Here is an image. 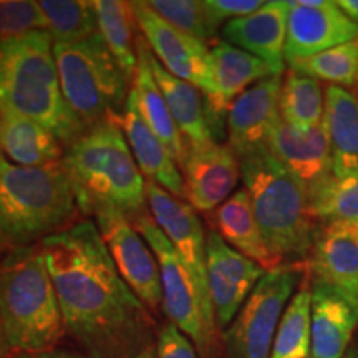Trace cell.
Here are the masks:
<instances>
[{
    "label": "cell",
    "instance_id": "cell-33",
    "mask_svg": "<svg viewBox=\"0 0 358 358\" xmlns=\"http://www.w3.org/2000/svg\"><path fill=\"white\" fill-rule=\"evenodd\" d=\"M290 70L301 71L315 80H324L335 87L358 85V40L329 48L317 55L289 62Z\"/></svg>",
    "mask_w": 358,
    "mask_h": 358
},
{
    "label": "cell",
    "instance_id": "cell-39",
    "mask_svg": "<svg viewBox=\"0 0 358 358\" xmlns=\"http://www.w3.org/2000/svg\"><path fill=\"white\" fill-rule=\"evenodd\" d=\"M7 357H8V348L6 345V338H3L2 327H0V358H7Z\"/></svg>",
    "mask_w": 358,
    "mask_h": 358
},
{
    "label": "cell",
    "instance_id": "cell-38",
    "mask_svg": "<svg viewBox=\"0 0 358 358\" xmlns=\"http://www.w3.org/2000/svg\"><path fill=\"white\" fill-rule=\"evenodd\" d=\"M335 3L342 8L348 19H352L355 24H358V0H338Z\"/></svg>",
    "mask_w": 358,
    "mask_h": 358
},
{
    "label": "cell",
    "instance_id": "cell-7",
    "mask_svg": "<svg viewBox=\"0 0 358 358\" xmlns=\"http://www.w3.org/2000/svg\"><path fill=\"white\" fill-rule=\"evenodd\" d=\"M53 55L65 100L85 128L123 115L131 78L111 55L100 34L78 42L53 43Z\"/></svg>",
    "mask_w": 358,
    "mask_h": 358
},
{
    "label": "cell",
    "instance_id": "cell-8",
    "mask_svg": "<svg viewBox=\"0 0 358 358\" xmlns=\"http://www.w3.org/2000/svg\"><path fill=\"white\" fill-rule=\"evenodd\" d=\"M134 227L145 237L159 264L163 307L169 324L178 327L194 343L196 350L209 358L216 338V317L208 284L201 282L174 250L150 213L133 219Z\"/></svg>",
    "mask_w": 358,
    "mask_h": 358
},
{
    "label": "cell",
    "instance_id": "cell-9",
    "mask_svg": "<svg viewBox=\"0 0 358 358\" xmlns=\"http://www.w3.org/2000/svg\"><path fill=\"white\" fill-rule=\"evenodd\" d=\"M306 272L307 262H289L262 275L224 334L229 358H271L282 313Z\"/></svg>",
    "mask_w": 358,
    "mask_h": 358
},
{
    "label": "cell",
    "instance_id": "cell-13",
    "mask_svg": "<svg viewBox=\"0 0 358 358\" xmlns=\"http://www.w3.org/2000/svg\"><path fill=\"white\" fill-rule=\"evenodd\" d=\"M358 40V24L329 0L289 2L285 60L294 62Z\"/></svg>",
    "mask_w": 358,
    "mask_h": 358
},
{
    "label": "cell",
    "instance_id": "cell-24",
    "mask_svg": "<svg viewBox=\"0 0 358 358\" xmlns=\"http://www.w3.org/2000/svg\"><path fill=\"white\" fill-rule=\"evenodd\" d=\"M324 128L334 176L358 173V98L350 90L329 85L324 93Z\"/></svg>",
    "mask_w": 358,
    "mask_h": 358
},
{
    "label": "cell",
    "instance_id": "cell-1",
    "mask_svg": "<svg viewBox=\"0 0 358 358\" xmlns=\"http://www.w3.org/2000/svg\"><path fill=\"white\" fill-rule=\"evenodd\" d=\"M65 332L90 358L153 353L158 330L150 308L122 279L93 219L40 241Z\"/></svg>",
    "mask_w": 358,
    "mask_h": 358
},
{
    "label": "cell",
    "instance_id": "cell-29",
    "mask_svg": "<svg viewBox=\"0 0 358 358\" xmlns=\"http://www.w3.org/2000/svg\"><path fill=\"white\" fill-rule=\"evenodd\" d=\"M325 90L319 80L303 75L301 71L289 70L282 80L279 113L290 127L310 129L322 124L324 120Z\"/></svg>",
    "mask_w": 358,
    "mask_h": 358
},
{
    "label": "cell",
    "instance_id": "cell-2",
    "mask_svg": "<svg viewBox=\"0 0 358 358\" xmlns=\"http://www.w3.org/2000/svg\"><path fill=\"white\" fill-rule=\"evenodd\" d=\"M0 111L34 120L66 146L87 131L62 92L53 40L45 30L0 40Z\"/></svg>",
    "mask_w": 358,
    "mask_h": 358
},
{
    "label": "cell",
    "instance_id": "cell-30",
    "mask_svg": "<svg viewBox=\"0 0 358 358\" xmlns=\"http://www.w3.org/2000/svg\"><path fill=\"white\" fill-rule=\"evenodd\" d=\"M312 345V294L301 287L290 299L277 327L271 358H307Z\"/></svg>",
    "mask_w": 358,
    "mask_h": 358
},
{
    "label": "cell",
    "instance_id": "cell-35",
    "mask_svg": "<svg viewBox=\"0 0 358 358\" xmlns=\"http://www.w3.org/2000/svg\"><path fill=\"white\" fill-rule=\"evenodd\" d=\"M38 30H45V19L38 2L0 0V40L22 37Z\"/></svg>",
    "mask_w": 358,
    "mask_h": 358
},
{
    "label": "cell",
    "instance_id": "cell-11",
    "mask_svg": "<svg viewBox=\"0 0 358 358\" xmlns=\"http://www.w3.org/2000/svg\"><path fill=\"white\" fill-rule=\"evenodd\" d=\"M131 8L138 29L156 60L174 77L194 85L208 96L213 88L208 43L174 29L148 2H131Z\"/></svg>",
    "mask_w": 358,
    "mask_h": 358
},
{
    "label": "cell",
    "instance_id": "cell-23",
    "mask_svg": "<svg viewBox=\"0 0 358 358\" xmlns=\"http://www.w3.org/2000/svg\"><path fill=\"white\" fill-rule=\"evenodd\" d=\"M136 70L133 75L131 92L136 100L141 118L156 136L164 143L178 166H181L187 153V143L174 123L168 103L161 93L150 65V47L145 40H136Z\"/></svg>",
    "mask_w": 358,
    "mask_h": 358
},
{
    "label": "cell",
    "instance_id": "cell-5",
    "mask_svg": "<svg viewBox=\"0 0 358 358\" xmlns=\"http://www.w3.org/2000/svg\"><path fill=\"white\" fill-rule=\"evenodd\" d=\"M77 191L64 161L17 166L0 155V239L25 248L66 229L78 211Z\"/></svg>",
    "mask_w": 358,
    "mask_h": 358
},
{
    "label": "cell",
    "instance_id": "cell-26",
    "mask_svg": "<svg viewBox=\"0 0 358 358\" xmlns=\"http://www.w3.org/2000/svg\"><path fill=\"white\" fill-rule=\"evenodd\" d=\"M65 151L52 131L25 116L0 111V155L17 166H47Z\"/></svg>",
    "mask_w": 358,
    "mask_h": 358
},
{
    "label": "cell",
    "instance_id": "cell-21",
    "mask_svg": "<svg viewBox=\"0 0 358 358\" xmlns=\"http://www.w3.org/2000/svg\"><path fill=\"white\" fill-rule=\"evenodd\" d=\"M312 358H343L358 325V307L337 289L312 282Z\"/></svg>",
    "mask_w": 358,
    "mask_h": 358
},
{
    "label": "cell",
    "instance_id": "cell-27",
    "mask_svg": "<svg viewBox=\"0 0 358 358\" xmlns=\"http://www.w3.org/2000/svg\"><path fill=\"white\" fill-rule=\"evenodd\" d=\"M150 65L153 70L161 93L168 103V108L187 145H206L216 141L206 115V101L203 92L194 85L174 77L156 60L150 48Z\"/></svg>",
    "mask_w": 358,
    "mask_h": 358
},
{
    "label": "cell",
    "instance_id": "cell-12",
    "mask_svg": "<svg viewBox=\"0 0 358 358\" xmlns=\"http://www.w3.org/2000/svg\"><path fill=\"white\" fill-rule=\"evenodd\" d=\"M206 272L216 325L227 329L266 271L209 229L206 232Z\"/></svg>",
    "mask_w": 358,
    "mask_h": 358
},
{
    "label": "cell",
    "instance_id": "cell-20",
    "mask_svg": "<svg viewBox=\"0 0 358 358\" xmlns=\"http://www.w3.org/2000/svg\"><path fill=\"white\" fill-rule=\"evenodd\" d=\"M287 15L289 2L271 0L250 15L224 24L221 34L227 43L261 58L282 75L287 40Z\"/></svg>",
    "mask_w": 358,
    "mask_h": 358
},
{
    "label": "cell",
    "instance_id": "cell-10",
    "mask_svg": "<svg viewBox=\"0 0 358 358\" xmlns=\"http://www.w3.org/2000/svg\"><path fill=\"white\" fill-rule=\"evenodd\" d=\"M92 216L122 279L151 312L158 310L163 303L159 264L145 237L116 209L101 208Z\"/></svg>",
    "mask_w": 358,
    "mask_h": 358
},
{
    "label": "cell",
    "instance_id": "cell-4",
    "mask_svg": "<svg viewBox=\"0 0 358 358\" xmlns=\"http://www.w3.org/2000/svg\"><path fill=\"white\" fill-rule=\"evenodd\" d=\"M0 327L8 353H45L64 337L62 308L40 244L12 249L0 261Z\"/></svg>",
    "mask_w": 358,
    "mask_h": 358
},
{
    "label": "cell",
    "instance_id": "cell-28",
    "mask_svg": "<svg viewBox=\"0 0 358 358\" xmlns=\"http://www.w3.org/2000/svg\"><path fill=\"white\" fill-rule=\"evenodd\" d=\"M96 12L98 34L124 73L133 80L136 70V40L131 2L122 0H96L93 2Z\"/></svg>",
    "mask_w": 358,
    "mask_h": 358
},
{
    "label": "cell",
    "instance_id": "cell-14",
    "mask_svg": "<svg viewBox=\"0 0 358 358\" xmlns=\"http://www.w3.org/2000/svg\"><path fill=\"white\" fill-rule=\"evenodd\" d=\"M185 198L196 211L214 213L234 194L241 179V164L229 145L209 141L187 145L181 164Z\"/></svg>",
    "mask_w": 358,
    "mask_h": 358
},
{
    "label": "cell",
    "instance_id": "cell-6",
    "mask_svg": "<svg viewBox=\"0 0 358 358\" xmlns=\"http://www.w3.org/2000/svg\"><path fill=\"white\" fill-rule=\"evenodd\" d=\"M239 164L244 189L272 256L279 264L307 262L317 222L308 213L306 187L267 148L243 156Z\"/></svg>",
    "mask_w": 358,
    "mask_h": 358
},
{
    "label": "cell",
    "instance_id": "cell-18",
    "mask_svg": "<svg viewBox=\"0 0 358 358\" xmlns=\"http://www.w3.org/2000/svg\"><path fill=\"white\" fill-rule=\"evenodd\" d=\"M267 151L301 181L307 194L332 176V156L324 123L310 129L279 120L266 143Z\"/></svg>",
    "mask_w": 358,
    "mask_h": 358
},
{
    "label": "cell",
    "instance_id": "cell-36",
    "mask_svg": "<svg viewBox=\"0 0 358 358\" xmlns=\"http://www.w3.org/2000/svg\"><path fill=\"white\" fill-rule=\"evenodd\" d=\"M264 3L266 2L262 0H203L206 15L216 32L224 22L227 24L231 20L250 15L259 10Z\"/></svg>",
    "mask_w": 358,
    "mask_h": 358
},
{
    "label": "cell",
    "instance_id": "cell-15",
    "mask_svg": "<svg viewBox=\"0 0 358 358\" xmlns=\"http://www.w3.org/2000/svg\"><path fill=\"white\" fill-rule=\"evenodd\" d=\"M307 272L312 282L337 289L358 307V222L332 221L317 226Z\"/></svg>",
    "mask_w": 358,
    "mask_h": 358
},
{
    "label": "cell",
    "instance_id": "cell-22",
    "mask_svg": "<svg viewBox=\"0 0 358 358\" xmlns=\"http://www.w3.org/2000/svg\"><path fill=\"white\" fill-rule=\"evenodd\" d=\"M116 122L123 129L129 150L143 176L148 178L150 182L163 187L164 191L171 192L176 198H185V179L178 169V163L164 143L141 118L133 92H129L123 115Z\"/></svg>",
    "mask_w": 358,
    "mask_h": 358
},
{
    "label": "cell",
    "instance_id": "cell-31",
    "mask_svg": "<svg viewBox=\"0 0 358 358\" xmlns=\"http://www.w3.org/2000/svg\"><path fill=\"white\" fill-rule=\"evenodd\" d=\"M45 19V30L53 43L78 42L98 34L96 12L87 0H42L38 2Z\"/></svg>",
    "mask_w": 358,
    "mask_h": 358
},
{
    "label": "cell",
    "instance_id": "cell-3",
    "mask_svg": "<svg viewBox=\"0 0 358 358\" xmlns=\"http://www.w3.org/2000/svg\"><path fill=\"white\" fill-rule=\"evenodd\" d=\"M118 118L103 120L66 146L64 164L85 214L101 208L127 216L145 211L146 182L138 168Z\"/></svg>",
    "mask_w": 358,
    "mask_h": 358
},
{
    "label": "cell",
    "instance_id": "cell-34",
    "mask_svg": "<svg viewBox=\"0 0 358 358\" xmlns=\"http://www.w3.org/2000/svg\"><path fill=\"white\" fill-rule=\"evenodd\" d=\"M148 6L174 29L203 42H208L216 34L199 0H150Z\"/></svg>",
    "mask_w": 358,
    "mask_h": 358
},
{
    "label": "cell",
    "instance_id": "cell-19",
    "mask_svg": "<svg viewBox=\"0 0 358 358\" xmlns=\"http://www.w3.org/2000/svg\"><path fill=\"white\" fill-rule=\"evenodd\" d=\"M146 201L151 217L168 237L174 250L194 272V275L208 284L206 232L196 209L187 201L176 198L150 181L146 182Z\"/></svg>",
    "mask_w": 358,
    "mask_h": 358
},
{
    "label": "cell",
    "instance_id": "cell-16",
    "mask_svg": "<svg viewBox=\"0 0 358 358\" xmlns=\"http://www.w3.org/2000/svg\"><path fill=\"white\" fill-rule=\"evenodd\" d=\"M209 70L213 88L204 101L209 128L216 140L219 124L224 116L227 118L232 103L254 83L279 73L261 58L227 42H217L209 48Z\"/></svg>",
    "mask_w": 358,
    "mask_h": 358
},
{
    "label": "cell",
    "instance_id": "cell-32",
    "mask_svg": "<svg viewBox=\"0 0 358 358\" xmlns=\"http://www.w3.org/2000/svg\"><path fill=\"white\" fill-rule=\"evenodd\" d=\"M313 221L358 222V173L330 176L324 185L307 194Z\"/></svg>",
    "mask_w": 358,
    "mask_h": 358
},
{
    "label": "cell",
    "instance_id": "cell-25",
    "mask_svg": "<svg viewBox=\"0 0 358 358\" xmlns=\"http://www.w3.org/2000/svg\"><path fill=\"white\" fill-rule=\"evenodd\" d=\"M214 231L231 245L250 261L257 262L264 271H272L280 264L272 256L266 241H264L261 226L248 191L244 187L237 189L226 203L219 206L213 214Z\"/></svg>",
    "mask_w": 358,
    "mask_h": 358
},
{
    "label": "cell",
    "instance_id": "cell-17",
    "mask_svg": "<svg viewBox=\"0 0 358 358\" xmlns=\"http://www.w3.org/2000/svg\"><path fill=\"white\" fill-rule=\"evenodd\" d=\"M282 75L264 78L245 90L227 111V145L237 158L266 148L280 120L279 98Z\"/></svg>",
    "mask_w": 358,
    "mask_h": 358
},
{
    "label": "cell",
    "instance_id": "cell-40",
    "mask_svg": "<svg viewBox=\"0 0 358 358\" xmlns=\"http://www.w3.org/2000/svg\"><path fill=\"white\" fill-rule=\"evenodd\" d=\"M343 358H358V352L357 350H350Z\"/></svg>",
    "mask_w": 358,
    "mask_h": 358
},
{
    "label": "cell",
    "instance_id": "cell-42",
    "mask_svg": "<svg viewBox=\"0 0 358 358\" xmlns=\"http://www.w3.org/2000/svg\"><path fill=\"white\" fill-rule=\"evenodd\" d=\"M3 250H6V248H3V243H2V239H0V254H2Z\"/></svg>",
    "mask_w": 358,
    "mask_h": 358
},
{
    "label": "cell",
    "instance_id": "cell-41",
    "mask_svg": "<svg viewBox=\"0 0 358 358\" xmlns=\"http://www.w3.org/2000/svg\"><path fill=\"white\" fill-rule=\"evenodd\" d=\"M153 353H155V352H153ZM153 353H145V355H140V357H136V358H155Z\"/></svg>",
    "mask_w": 358,
    "mask_h": 358
},
{
    "label": "cell",
    "instance_id": "cell-37",
    "mask_svg": "<svg viewBox=\"0 0 358 358\" xmlns=\"http://www.w3.org/2000/svg\"><path fill=\"white\" fill-rule=\"evenodd\" d=\"M156 358H199L194 343L178 327L166 324L158 330L155 345Z\"/></svg>",
    "mask_w": 358,
    "mask_h": 358
}]
</instances>
